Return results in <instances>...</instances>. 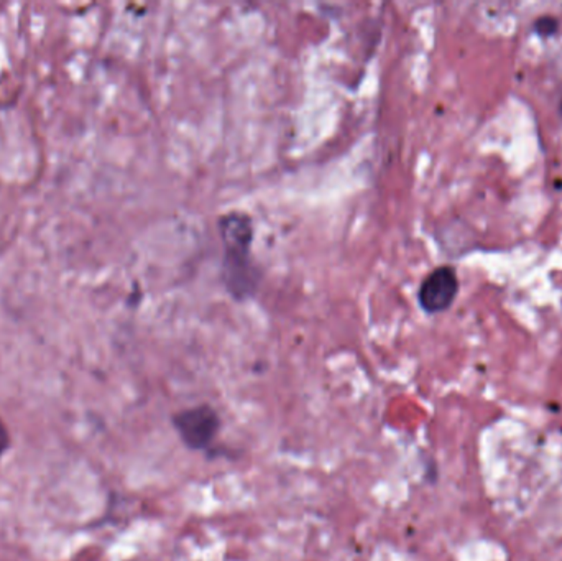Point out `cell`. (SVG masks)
Returning <instances> with one entry per match:
<instances>
[{
    "label": "cell",
    "mask_w": 562,
    "mask_h": 561,
    "mask_svg": "<svg viewBox=\"0 0 562 561\" xmlns=\"http://www.w3.org/2000/svg\"><path fill=\"white\" fill-rule=\"evenodd\" d=\"M557 30H559V22H557V18L545 15V17L537 18V22H535V32H537L541 38H549V36L557 34Z\"/></svg>",
    "instance_id": "277c9868"
},
{
    "label": "cell",
    "mask_w": 562,
    "mask_h": 561,
    "mask_svg": "<svg viewBox=\"0 0 562 561\" xmlns=\"http://www.w3.org/2000/svg\"><path fill=\"white\" fill-rule=\"evenodd\" d=\"M459 293V277L451 265L436 267L417 289V303L427 315H437L451 308Z\"/></svg>",
    "instance_id": "3957f363"
},
{
    "label": "cell",
    "mask_w": 562,
    "mask_h": 561,
    "mask_svg": "<svg viewBox=\"0 0 562 561\" xmlns=\"http://www.w3.org/2000/svg\"><path fill=\"white\" fill-rule=\"evenodd\" d=\"M173 426L183 444L193 451L209 450L221 434L219 412L207 403L183 408L173 415Z\"/></svg>",
    "instance_id": "7a4b0ae2"
},
{
    "label": "cell",
    "mask_w": 562,
    "mask_h": 561,
    "mask_svg": "<svg viewBox=\"0 0 562 561\" xmlns=\"http://www.w3.org/2000/svg\"><path fill=\"white\" fill-rule=\"evenodd\" d=\"M217 230L224 249L222 281L232 298L246 301L256 295L262 281V272L252 257L254 221L244 211H230L219 218Z\"/></svg>",
    "instance_id": "6da1fadb"
}]
</instances>
